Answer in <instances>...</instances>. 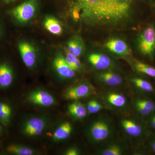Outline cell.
Instances as JSON below:
<instances>
[{
  "label": "cell",
  "instance_id": "cell-1",
  "mask_svg": "<svg viewBox=\"0 0 155 155\" xmlns=\"http://www.w3.org/2000/svg\"><path fill=\"white\" fill-rule=\"evenodd\" d=\"M74 18L92 25H114L130 15V3L121 0H74Z\"/></svg>",
  "mask_w": 155,
  "mask_h": 155
},
{
  "label": "cell",
  "instance_id": "cell-2",
  "mask_svg": "<svg viewBox=\"0 0 155 155\" xmlns=\"http://www.w3.org/2000/svg\"><path fill=\"white\" fill-rule=\"evenodd\" d=\"M48 126V119L42 116H32L25 120L22 126V131L25 136L35 137L40 136Z\"/></svg>",
  "mask_w": 155,
  "mask_h": 155
},
{
  "label": "cell",
  "instance_id": "cell-3",
  "mask_svg": "<svg viewBox=\"0 0 155 155\" xmlns=\"http://www.w3.org/2000/svg\"><path fill=\"white\" fill-rule=\"evenodd\" d=\"M139 51L144 56L152 58L155 52V28L148 26L142 31L137 40Z\"/></svg>",
  "mask_w": 155,
  "mask_h": 155
},
{
  "label": "cell",
  "instance_id": "cell-4",
  "mask_svg": "<svg viewBox=\"0 0 155 155\" xmlns=\"http://www.w3.org/2000/svg\"><path fill=\"white\" fill-rule=\"evenodd\" d=\"M38 5V0H27L13 9L11 14L20 23H26L34 17Z\"/></svg>",
  "mask_w": 155,
  "mask_h": 155
},
{
  "label": "cell",
  "instance_id": "cell-5",
  "mask_svg": "<svg viewBox=\"0 0 155 155\" xmlns=\"http://www.w3.org/2000/svg\"><path fill=\"white\" fill-rule=\"evenodd\" d=\"M26 99L32 104L45 107H52L57 104L55 98L51 94L41 89H37L30 92Z\"/></svg>",
  "mask_w": 155,
  "mask_h": 155
},
{
  "label": "cell",
  "instance_id": "cell-6",
  "mask_svg": "<svg viewBox=\"0 0 155 155\" xmlns=\"http://www.w3.org/2000/svg\"><path fill=\"white\" fill-rule=\"evenodd\" d=\"M18 49L23 63L25 67L32 69L35 67L37 60L36 51L30 43L22 41L18 45Z\"/></svg>",
  "mask_w": 155,
  "mask_h": 155
},
{
  "label": "cell",
  "instance_id": "cell-7",
  "mask_svg": "<svg viewBox=\"0 0 155 155\" xmlns=\"http://www.w3.org/2000/svg\"><path fill=\"white\" fill-rule=\"evenodd\" d=\"M92 88L89 84L82 83L71 87L64 92V97L66 99L78 101L88 96L91 94Z\"/></svg>",
  "mask_w": 155,
  "mask_h": 155
},
{
  "label": "cell",
  "instance_id": "cell-8",
  "mask_svg": "<svg viewBox=\"0 0 155 155\" xmlns=\"http://www.w3.org/2000/svg\"><path fill=\"white\" fill-rule=\"evenodd\" d=\"M53 66L58 75L64 79H72L75 76V71L67 64L65 58L61 54L56 56L53 61Z\"/></svg>",
  "mask_w": 155,
  "mask_h": 155
},
{
  "label": "cell",
  "instance_id": "cell-9",
  "mask_svg": "<svg viewBox=\"0 0 155 155\" xmlns=\"http://www.w3.org/2000/svg\"><path fill=\"white\" fill-rule=\"evenodd\" d=\"M110 134V127L107 123L99 120L93 123L90 128V134L95 141L99 142L105 140Z\"/></svg>",
  "mask_w": 155,
  "mask_h": 155
},
{
  "label": "cell",
  "instance_id": "cell-10",
  "mask_svg": "<svg viewBox=\"0 0 155 155\" xmlns=\"http://www.w3.org/2000/svg\"><path fill=\"white\" fill-rule=\"evenodd\" d=\"M14 78L12 67L6 63L0 64V89L9 88L13 84Z\"/></svg>",
  "mask_w": 155,
  "mask_h": 155
},
{
  "label": "cell",
  "instance_id": "cell-11",
  "mask_svg": "<svg viewBox=\"0 0 155 155\" xmlns=\"http://www.w3.org/2000/svg\"><path fill=\"white\" fill-rule=\"evenodd\" d=\"M106 47L111 52L118 55L126 56L130 54V49L127 44L119 39L110 40L106 43Z\"/></svg>",
  "mask_w": 155,
  "mask_h": 155
},
{
  "label": "cell",
  "instance_id": "cell-12",
  "mask_svg": "<svg viewBox=\"0 0 155 155\" xmlns=\"http://www.w3.org/2000/svg\"><path fill=\"white\" fill-rule=\"evenodd\" d=\"M88 60L94 67L99 70L108 69L112 65L110 58L104 54L93 53L88 56Z\"/></svg>",
  "mask_w": 155,
  "mask_h": 155
},
{
  "label": "cell",
  "instance_id": "cell-13",
  "mask_svg": "<svg viewBox=\"0 0 155 155\" xmlns=\"http://www.w3.org/2000/svg\"><path fill=\"white\" fill-rule=\"evenodd\" d=\"M72 130L73 127L70 122H64L61 123L53 132V140L55 142L66 140L71 135Z\"/></svg>",
  "mask_w": 155,
  "mask_h": 155
},
{
  "label": "cell",
  "instance_id": "cell-14",
  "mask_svg": "<svg viewBox=\"0 0 155 155\" xmlns=\"http://www.w3.org/2000/svg\"><path fill=\"white\" fill-rule=\"evenodd\" d=\"M100 80L109 86H119L122 82V78L119 74L111 71L102 72L99 75Z\"/></svg>",
  "mask_w": 155,
  "mask_h": 155
},
{
  "label": "cell",
  "instance_id": "cell-15",
  "mask_svg": "<svg viewBox=\"0 0 155 155\" xmlns=\"http://www.w3.org/2000/svg\"><path fill=\"white\" fill-rule=\"evenodd\" d=\"M45 28L50 33L56 35H60L63 32V27L61 22L55 17H47L44 22Z\"/></svg>",
  "mask_w": 155,
  "mask_h": 155
},
{
  "label": "cell",
  "instance_id": "cell-16",
  "mask_svg": "<svg viewBox=\"0 0 155 155\" xmlns=\"http://www.w3.org/2000/svg\"><path fill=\"white\" fill-rule=\"evenodd\" d=\"M67 111L69 115L75 119H83L86 117L87 110L84 105L79 102H73L69 104L67 107Z\"/></svg>",
  "mask_w": 155,
  "mask_h": 155
},
{
  "label": "cell",
  "instance_id": "cell-17",
  "mask_svg": "<svg viewBox=\"0 0 155 155\" xmlns=\"http://www.w3.org/2000/svg\"><path fill=\"white\" fill-rule=\"evenodd\" d=\"M121 125L125 132L132 137H138L142 132V128L140 125L129 119H124L121 122Z\"/></svg>",
  "mask_w": 155,
  "mask_h": 155
},
{
  "label": "cell",
  "instance_id": "cell-18",
  "mask_svg": "<svg viewBox=\"0 0 155 155\" xmlns=\"http://www.w3.org/2000/svg\"><path fill=\"white\" fill-rule=\"evenodd\" d=\"M13 110L10 104L0 101V122L3 125L8 126L12 119Z\"/></svg>",
  "mask_w": 155,
  "mask_h": 155
},
{
  "label": "cell",
  "instance_id": "cell-19",
  "mask_svg": "<svg viewBox=\"0 0 155 155\" xmlns=\"http://www.w3.org/2000/svg\"><path fill=\"white\" fill-rule=\"evenodd\" d=\"M6 150L10 153L16 155H33L36 151L32 148L24 145L12 144L7 147Z\"/></svg>",
  "mask_w": 155,
  "mask_h": 155
},
{
  "label": "cell",
  "instance_id": "cell-20",
  "mask_svg": "<svg viewBox=\"0 0 155 155\" xmlns=\"http://www.w3.org/2000/svg\"><path fill=\"white\" fill-rule=\"evenodd\" d=\"M67 47L69 51L78 58L82 54L84 51L83 41L78 37L70 39L67 43Z\"/></svg>",
  "mask_w": 155,
  "mask_h": 155
},
{
  "label": "cell",
  "instance_id": "cell-21",
  "mask_svg": "<svg viewBox=\"0 0 155 155\" xmlns=\"http://www.w3.org/2000/svg\"><path fill=\"white\" fill-rule=\"evenodd\" d=\"M107 101L112 105L117 107H121L125 105L126 103L125 97L122 94H109L107 96Z\"/></svg>",
  "mask_w": 155,
  "mask_h": 155
},
{
  "label": "cell",
  "instance_id": "cell-22",
  "mask_svg": "<svg viewBox=\"0 0 155 155\" xmlns=\"http://www.w3.org/2000/svg\"><path fill=\"white\" fill-rule=\"evenodd\" d=\"M65 60L69 67L74 71H79L81 68V64L78 58L70 52L69 50L66 51Z\"/></svg>",
  "mask_w": 155,
  "mask_h": 155
},
{
  "label": "cell",
  "instance_id": "cell-23",
  "mask_svg": "<svg viewBox=\"0 0 155 155\" xmlns=\"http://www.w3.org/2000/svg\"><path fill=\"white\" fill-rule=\"evenodd\" d=\"M134 67L137 72L151 77H155V68L153 67L140 62H136Z\"/></svg>",
  "mask_w": 155,
  "mask_h": 155
},
{
  "label": "cell",
  "instance_id": "cell-24",
  "mask_svg": "<svg viewBox=\"0 0 155 155\" xmlns=\"http://www.w3.org/2000/svg\"><path fill=\"white\" fill-rule=\"evenodd\" d=\"M132 82L136 86L143 91L147 92H150L153 91V87L151 84L144 79L140 78H134Z\"/></svg>",
  "mask_w": 155,
  "mask_h": 155
},
{
  "label": "cell",
  "instance_id": "cell-25",
  "mask_svg": "<svg viewBox=\"0 0 155 155\" xmlns=\"http://www.w3.org/2000/svg\"><path fill=\"white\" fill-rule=\"evenodd\" d=\"M122 154L121 148L115 145L108 147L102 152V155H121Z\"/></svg>",
  "mask_w": 155,
  "mask_h": 155
},
{
  "label": "cell",
  "instance_id": "cell-26",
  "mask_svg": "<svg viewBox=\"0 0 155 155\" xmlns=\"http://www.w3.org/2000/svg\"><path fill=\"white\" fill-rule=\"evenodd\" d=\"M136 104L144 107L147 110H149L151 113L155 110V104L151 101L145 100H139L137 102Z\"/></svg>",
  "mask_w": 155,
  "mask_h": 155
},
{
  "label": "cell",
  "instance_id": "cell-27",
  "mask_svg": "<svg viewBox=\"0 0 155 155\" xmlns=\"http://www.w3.org/2000/svg\"><path fill=\"white\" fill-rule=\"evenodd\" d=\"M136 106L137 110L141 115H143V116H147V115H149L151 113L149 110H147L144 107L140 105L136 104Z\"/></svg>",
  "mask_w": 155,
  "mask_h": 155
},
{
  "label": "cell",
  "instance_id": "cell-28",
  "mask_svg": "<svg viewBox=\"0 0 155 155\" xmlns=\"http://www.w3.org/2000/svg\"><path fill=\"white\" fill-rule=\"evenodd\" d=\"M87 110L89 114H95L93 100L89 101L87 105Z\"/></svg>",
  "mask_w": 155,
  "mask_h": 155
},
{
  "label": "cell",
  "instance_id": "cell-29",
  "mask_svg": "<svg viewBox=\"0 0 155 155\" xmlns=\"http://www.w3.org/2000/svg\"><path fill=\"white\" fill-rule=\"evenodd\" d=\"M64 153L66 155H78L79 153L77 149L72 147L67 149Z\"/></svg>",
  "mask_w": 155,
  "mask_h": 155
},
{
  "label": "cell",
  "instance_id": "cell-30",
  "mask_svg": "<svg viewBox=\"0 0 155 155\" xmlns=\"http://www.w3.org/2000/svg\"><path fill=\"white\" fill-rule=\"evenodd\" d=\"M94 104L95 112L96 113H98L100 110L103 109V107L101 104H100L96 100H93Z\"/></svg>",
  "mask_w": 155,
  "mask_h": 155
},
{
  "label": "cell",
  "instance_id": "cell-31",
  "mask_svg": "<svg viewBox=\"0 0 155 155\" xmlns=\"http://www.w3.org/2000/svg\"><path fill=\"white\" fill-rule=\"evenodd\" d=\"M150 123L153 128L155 129V115H154V116L152 117L151 119Z\"/></svg>",
  "mask_w": 155,
  "mask_h": 155
},
{
  "label": "cell",
  "instance_id": "cell-32",
  "mask_svg": "<svg viewBox=\"0 0 155 155\" xmlns=\"http://www.w3.org/2000/svg\"><path fill=\"white\" fill-rule=\"evenodd\" d=\"M151 146V147L152 148L153 151L155 153V139L152 142Z\"/></svg>",
  "mask_w": 155,
  "mask_h": 155
},
{
  "label": "cell",
  "instance_id": "cell-33",
  "mask_svg": "<svg viewBox=\"0 0 155 155\" xmlns=\"http://www.w3.org/2000/svg\"><path fill=\"white\" fill-rule=\"evenodd\" d=\"M4 2L6 3H8L13 2H15V1H17V0H3Z\"/></svg>",
  "mask_w": 155,
  "mask_h": 155
},
{
  "label": "cell",
  "instance_id": "cell-34",
  "mask_svg": "<svg viewBox=\"0 0 155 155\" xmlns=\"http://www.w3.org/2000/svg\"><path fill=\"white\" fill-rule=\"evenodd\" d=\"M2 124L1 122H0V134L2 133Z\"/></svg>",
  "mask_w": 155,
  "mask_h": 155
},
{
  "label": "cell",
  "instance_id": "cell-35",
  "mask_svg": "<svg viewBox=\"0 0 155 155\" xmlns=\"http://www.w3.org/2000/svg\"><path fill=\"white\" fill-rule=\"evenodd\" d=\"M122 2H125L130 3V1L131 0H121Z\"/></svg>",
  "mask_w": 155,
  "mask_h": 155
},
{
  "label": "cell",
  "instance_id": "cell-36",
  "mask_svg": "<svg viewBox=\"0 0 155 155\" xmlns=\"http://www.w3.org/2000/svg\"><path fill=\"white\" fill-rule=\"evenodd\" d=\"M0 35H1V31H0Z\"/></svg>",
  "mask_w": 155,
  "mask_h": 155
},
{
  "label": "cell",
  "instance_id": "cell-37",
  "mask_svg": "<svg viewBox=\"0 0 155 155\" xmlns=\"http://www.w3.org/2000/svg\"><path fill=\"white\" fill-rule=\"evenodd\" d=\"M0 145H1V142H0Z\"/></svg>",
  "mask_w": 155,
  "mask_h": 155
}]
</instances>
